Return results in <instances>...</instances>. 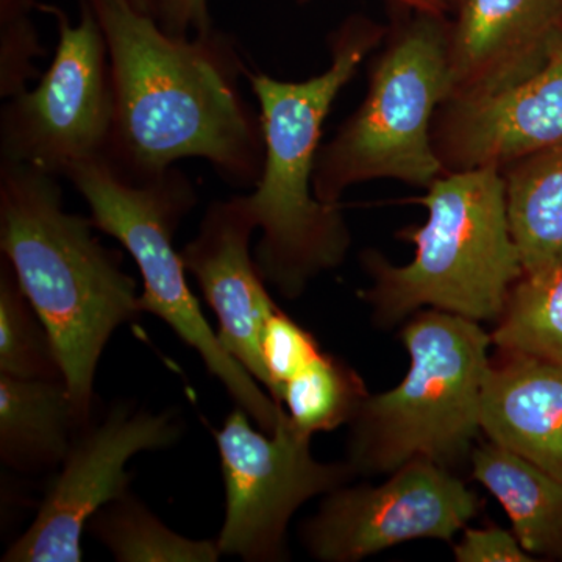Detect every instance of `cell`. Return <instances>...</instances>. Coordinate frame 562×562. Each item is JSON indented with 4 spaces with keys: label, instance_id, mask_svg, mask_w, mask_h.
I'll use <instances>...</instances> for the list:
<instances>
[{
    "label": "cell",
    "instance_id": "1",
    "mask_svg": "<svg viewBox=\"0 0 562 562\" xmlns=\"http://www.w3.org/2000/svg\"><path fill=\"white\" fill-rule=\"evenodd\" d=\"M109 49L114 120L105 158L122 176L155 179L184 158L255 187L265 162L260 114L244 101L246 74L221 32L172 35L125 0H88Z\"/></svg>",
    "mask_w": 562,
    "mask_h": 562
},
{
    "label": "cell",
    "instance_id": "2",
    "mask_svg": "<svg viewBox=\"0 0 562 562\" xmlns=\"http://www.w3.org/2000/svg\"><path fill=\"white\" fill-rule=\"evenodd\" d=\"M94 228L65 210L57 177L2 161L0 249L49 331L81 427L106 344L140 314L138 283Z\"/></svg>",
    "mask_w": 562,
    "mask_h": 562
},
{
    "label": "cell",
    "instance_id": "3",
    "mask_svg": "<svg viewBox=\"0 0 562 562\" xmlns=\"http://www.w3.org/2000/svg\"><path fill=\"white\" fill-rule=\"evenodd\" d=\"M384 36L382 25L349 18L330 38V66L302 81L246 70L260 106L265 162L255 191L244 195L260 243L255 262L266 283L297 299L310 281L341 266L351 236L339 203L313 190L322 127L339 92Z\"/></svg>",
    "mask_w": 562,
    "mask_h": 562
},
{
    "label": "cell",
    "instance_id": "4",
    "mask_svg": "<svg viewBox=\"0 0 562 562\" xmlns=\"http://www.w3.org/2000/svg\"><path fill=\"white\" fill-rule=\"evenodd\" d=\"M427 209L424 225L398 238L416 247L412 262L394 266L366 250L372 284L360 292L380 327H391L424 306L475 322L501 319L509 292L524 276L498 168L443 172L414 199Z\"/></svg>",
    "mask_w": 562,
    "mask_h": 562
},
{
    "label": "cell",
    "instance_id": "5",
    "mask_svg": "<svg viewBox=\"0 0 562 562\" xmlns=\"http://www.w3.org/2000/svg\"><path fill=\"white\" fill-rule=\"evenodd\" d=\"M401 338L408 372L361 403L349 424L346 462L357 475H391L413 460L454 472L471 461L482 431L491 335L480 322L430 308L417 313Z\"/></svg>",
    "mask_w": 562,
    "mask_h": 562
},
{
    "label": "cell",
    "instance_id": "6",
    "mask_svg": "<svg viewBox=\"0 0 562 562\" xmlns=\"http://www.w3.org/2000/svg\"><path fill=\"white\" fill-rule=\"evenodd\" d=\"M442 16L420 11L373 57L364 101L317 155L313 190L321 202L336 205L364 181L427 190L442 176L432 121L454 92L450 24Z\"/></svg>",
    "mask_w": 562,
    "mask_h": 562
},
{
    "label": "cell",
    "instance_id": "7",
    "mask_svg": "<svg viewBox=\"0 0 562 562\" xmlns=\"http://www.w3.org/2000/svg\"><path fill=\"white\" fill-rule=\"evenodd\" d=\"M66 177L91 211L98 231L117 239L132 255L144 291L140 313L154 314L198 351L211 375L249 414L262 431L273 432L286 417L283 406L222 346L203 316L187 281V269L173 236L198 203L188 177L172 168L155 179L136 181L122 176L105 157L81 162Z\"/></svg>",
    "mask_w": 562,
    "mask_h": 562
},
{
    "label": "cell",
    "instance_id": "8",
    "mask_svg": "<svg viewBox=\"0 0 562 562\" xmlns=\"http://www.w3.org/2000/svg\"><path fill=\"white\" fill-rule=\"evenodd\" d=\"M72 24L54 5L58 44L38 87L21 91L3 106L0 151L3 162L50 176L105 157L114 120V91L105 36L88 0Z\"/></svg>",
    "mask_w": 562,
    "mask_h": 562
},
{
    "label": "cell",
    "instance_id": "9",
    "mask_svg": "<svg viewBox=\"0 0 562 562\" xmlns=\"http://www.w3.org/2000/svg\"><path fill=\"white\" fill-rule=\"evenodd\" d=\"M214 438L225 486V520L216 539L222 557L286 560L294 514L357 475L347 462L317 461L313 436L297 430L288 416L266 432L255 430L249 414L236 406Z\"/></svg>",
    "mask_w": 562,
    "mask_h": 562
},
{
    "label": "cell",
    "instance_id": "10",
    "mask_svg": "<svg viewBox=\"0 0 562 562\" xmlns=\"http://www.w3.org/2000/svg\"><path fill=\"white\" fill-rule=\"evenodd\" d=\"M181 432L176 413H151L131 403H117L101 422H88L77 431L35 520L2 561H83L81 536L92 517L131 491L127 462L140 452L169 449Z\"/></svg>",
    "mask_w": 562,
    "mask_h": 562
},
{
    "label": "cell",
    "instance_id": "11",
    "mask_svg": "<svg viewBox=\"0 0 562 562\" xmlns=\"http://www.w3.org/2000/svg\"><path fill=\"white\" fill-rule=\"evenodd\" d=\"M480 512V498L449 469L413 460L380 486H344L325 494L302 527L314 560L357 562L416 541L450 542Z\"/></svg>",
    "mask_w": 562,
    "mask_h": 562
},
{
    "label": "cell",
    "instance_id": "12",
    "mask_svg": "<svg viewBox=\"0 0 562 562\" xmlns=\"http://www.w3.org/2000/svg\"><path fill=\"white\" fill-rule=\"evenodd\" d=\"M443 172L502 169L562 146V35L525 79L482 94L453 95L432 121Z\"/></svg>",
    "mask_w": 562,
    "mask_h": 562
},
{
    "label": "cell",
    "instance_id": "13",
    "mask_svg": "<svg viewBox=\"0 0 562 562\" xmlns=\"http://www.w3.org/2000/svg\"><path fill=\"white\" fill-rule=\"evenodd\" d=\"M257 231L244 195L210 203L194 239L180 251L184 269L201 288L220 322L224 349L269 392L261 339L279 310L258 271L250 239Z\"/></svg>",
    "mask_w": 562,
    "mask_h": 562
},
{
    "label": "cell",
    "instance_id": "14",
    "mask_svg": "<svg viewBox=\"0 0 562 562\" xmlns=\"http://www.w3.org/2000/svg\"><path fill=\"white\" fill-rule=\"evenodd\" d=\"M454 9L453 95L482 94L525 79L562 35V0H457Z\"/></svg>",
    "mask_w": 562,
    "mask_h": 562
},
{
    "label": "cell",
    "instance_id": "15",
    "mask_svg": "<svg viewBox=\"0 0 562 562\" xmlns=\"http://www.w3.org/2000/svg\"><path fill=\"white\" fill-rule=\"evenodd\" d=\"M482 431L562 479V364L514 353L491 364Z\"/></svg>",
    "mask_w": 562,
    "mask_h": 562
},
{
    "label": "cell",
    "instance_id": "16",
    "mask_svg": "<svg viewBox=\"0 0 562 562\" xmlns=\"http://www.w3.org/2000/svg\"><path fill=\"white\" fill-rule=\"evenodd\" d=\"M81 425L65 380H21L0 373V460L38 472L60 465Z\"/></svg>",
    "mask_w": 562,
    "mask_h": 562
},
{
    "label": "cell",
    "instance_id": "17",
    "mask_svg": "<svg viewBox=\"0 0 562 562\" xmlns=\"http://www.w3.org/2000/svg\"><path fill=\"white\" fill-rule=\"evenodd\" d=\"M471 475L501 502L531 557L562 560V479L491 442L471 454Z\"/></svg>",
    "mask_w": 562,
    "mask_h": 562
},
{
    "label": "cell",
    "instance_id": "18",
    "mask_svg": "<svg viewBox=\"0 0 562 562\" xmlns=\"http://www.w3.org/2000/svg\"><path fill=\"white\" fill-rule=\"evenodd\" d=\"M509 227L525 273L562 266V146L502 169Z\"/></svg>",
    "mask_w": 562,
    "mask_h": 562
},
{
    "label": "cell",
    "instance_id": "19",
    "mask_svg": "<svg viewBox=\"0 0 562 562\" xmlns=\"http://www.w3.org/2000/svg\"><path fill=\"white\" fill-rule=\"evenodd\" d=\"M88 530L120 562H216V541L191 539L171 530L131 491L103 506Z\"/></svg>",
    "mask_w": 562,
    "mask_h": 562
},
{
    "label": "cell",
    "instance_id": "20",
    "mask_svg": "<svg viewBox=\"0 0 562 562\" xmlns=\"http://www.w3.org/2000/svg\"><path fill=\"white\" fill-rule=\"evenodd\" d=\"M491 339L503 353L562 364V266L520 277Z\"/></svg>",
    "mask_w": 562,
    "mask_h": 562
},
{
    "label": "cell",
    "instance_id": "21",
    "mask_svg": "<svg viewBox=\"0 0 562 562\" xmlns=\"http://www.w3.org/2000/svg\"><path fill=\"white\" fill-rule=\"evenodd\" d=\"M368 395L355 369L338 357L321 353L284 384L281 405L297 430L313 436L350 424Z\"/></svg>",
    "mask_w": 562,
    "mask_h": 562
},
{
    "label": "cell",
    "instance_id": "22",
    "mask_svg": "<svg viewBox=\"0 0 562 562\" xmlns=\"http://www.w3.org/2000/svg\"><path fill=\"white\" fill-rule=\"evenodd\" d=\"M0 373L21 380H65L49 331L5 258L0 266Z\"/></svg>",
    "mask_w": 562,
    "mask_h": 562
},
{
    "label": "cell",
    "instance_id": "23",
    "mask_svg": "<svg viewBox=\"0 0 562 562\" xmlns=\"http://www.w3.org/2000/svg\"><path fill=\"white\" fill-rule=\"evenodd\" d=\"M35 0H2V46H0V94L13 98L27 90L35 76L33 61L41 55L38 36L33 27Z\"/></svg>",
    "mask_w": 562,
    "mask_h": 562
},
{
    "label": "cell",
    "instance_id": "24",
    "mask_svg": "<svg viewBox=\"0 0 562 562\" xmlns=\"http://www.w3.org/2000/svg\"><path fill=\"white\" fill-rule=\"evenodd\" d=\"M262 360L268 371L271 386L269 394L281 405V391L284 384L301 373L306 366L322 353L314 336L286 313L277 310L269 317L262 331ZM283 406V405H281Z\"/></svg>",
    "mask_w": 562,
    "mask_h": 562
},
{
    "label": "cell",
    "instance_id": "25",
    "mask_svg": "<svg viewBox=\"0 0 562 562\" xmlns=\"http://www.w3.org/2000/svg\"><path fill=\"white\" fill-rule=\"evenodd\" d=\"M395 2L422 13H446V9L436 0H395ZM155 20L172 35L188 36L191 32L194 35V33L210 31L209 0H158Z\"/></svg>",
    "mask_w": 562,
    "mask_h": 562
},
{
    "label": "cell",
    "instance_id": "26",
    "mask_svg": "<svg viewBox=\"0 0 562 562\" xmlns=\"http://www.w3.org/2000/svg\"><path fill=\"white\" fill-rule=\"evenodd\" d=\"M458 562H531V557L514 532L498 527L469 528L453 547Z\"/></svg>",
    "mask_w": 562,
    "mask_h": 562
},
{
    "label": "cell",
    "instance_id": "27",
    "mask_svg": "<svg viewBox=\"0 0 562 562\" xmlns=\"http://www.w3.org/2000/svg\"><path fill=\"white\" fill-rule=\"evenodd\" d=\"M132 9L136 11H140L144 14H150V16L155 18V13H157L158 0H125Z\"/></svg>",
    "mask_w": 562,
    "mask_h": 562
},
{
    "label": "cell",
    "instance_id": "28",
    "mask_svg": "<svg viewBox=\"0 0 562 562\" xmlns=\"http://www.w3.org/2000/svg\"><path fill=\"white\" fill-rule=\"evenodd\" d=\"M436 2L441 3L443 9H446V11H447L449 9H452V7H454V3H457V0H436Z\"/></svg>",
    "mask_w": 562,
    "mask_h": 562
}]
</instances>
